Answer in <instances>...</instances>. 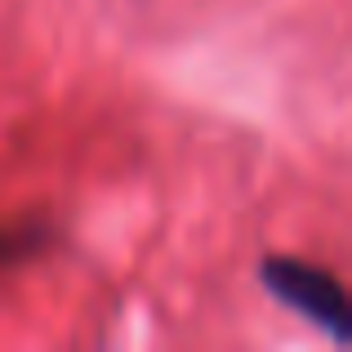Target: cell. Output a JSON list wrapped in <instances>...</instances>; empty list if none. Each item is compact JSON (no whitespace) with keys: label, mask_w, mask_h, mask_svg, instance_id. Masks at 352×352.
Listing matches in <instances>:
<instances>
[{"label":"cell","mask_w":352,"mask_h":352,"mask_svg":"<svg viewBox=\"0 0 352 352\" xmlns=\"http://www.w3.org/2000/svg\"><path fill=\"white\" fill-rule=\"evenodd\" d=\"M263 285L294 308L299 317H308L312 326L330 330L339 348L352 344V308H348V294L344 285L335 281V272L308 263V258H290V254H272L263 258Z\"/></svg>","instance_id":"obj_1"}]
</instances>
